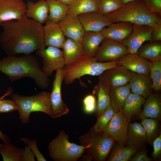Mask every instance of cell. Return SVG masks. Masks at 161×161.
I'll list each match as a JSON object with an SVG mask.
<instances>
[{
  "instance_id": "1",
  "label": "cell",
  "mask_w": 161,
  "mask_h": 161,
  "mask_svg": "<svg viewBox=\"0 0 161 161\" xmlns=\"http://www.w3.org/2000/svg\"><path fill=\"white\" fill-rule=\"evenodd\" d=\"M0 26V46L7 56L30 54L45 48L42 24L25 15Z\"/></svg>"
},
{
  "instance_id": "2",
  "label": "cell",
  "mask_w": 161,
  "mask_h": 161,
  "mask_svg": "<svg viewBox=\"0 0 161 161\" xmlns=\"http://www.w3.org/2000/svg\"><path fill=\"white\" fill-rule=\"evenodd\" d=\"M0 72L12 82L28 77L42 89H47L49 85V77L42 71L37 57L31 54L7 55L0 60Z\"/></svg>"
},
{
  "instance_id": "3",
  "label": "cell",
  "mask_w": 161,
  "mask_h": 161,
  "mask_svg": "<svg viewBox=\"0 0 161 161\" xmlns=\"http://www.w3.org/2000/svg\"><path fill=\"white\" fill-rule=\"evenodd\" d=\"M106 16L111 23L125 21L152 28L161 24V16L148 10L143 0H134L123 4L120 9Z\"/></svg>"
},
{
  "instance_id": "4",
  "label": "cell",
  "mask_w": 161,
  "mask_h": 161,
  "mask_svg": "<svg viewBox=\"0 0 161 161\" xmlns=\"http://www.w3.org/2000/svg\"><path fill=\"white\" fill-rule=\"evenodd\" d=\"M50 92H41L36 95L29 96L20 95L17 93L11 94V99L15 102L19 118L24 124L30 120L31 113L41 112L51 117L52 110L50 102Z\"/></svg>"
},
{
  "instance_id": "5",
  "label": "cell",
  "mask_w": 161,
  "mask_h": 161,
  "mask_svg": "<svg viewBox=\"0 0 161 161\" xmlns=\"http://www.w3.org/2000/svg\"><path fill=\"white\" fill-rule=\"evenodd\" d=\"M120 66L118 61L100 62L95 57L84 56L73 64L64 67V81L66 84H70L85 75L99 76L107 69Z\"/></svg>"
},
{
  "instance_id": "6",
  "label": "cell",
  "mask_w": 161,
  "mask_h": 161,
  "mask_svg": "<svg viewBox=\"0 0 161 161\" xmlns=\"http://www.w3.org/2000/svg\"><path fill=\"white\" fill-rule=\"evenodd\" d=\"M80 145L86 147L85 152L95 161H104L107 158L115 141L110 136L96 132L91 128L79 138Z\"/></svg>"
},
{
  "instance_id": "7",
  "label": "cell",
  "mask_w": 161,
  "mask_h": 161,
  "mask_svg": "<svg viewBox=\"0 0 161 161\" xmlns=\"http://www.w3.org/2000/svg\"><path fill=\"white\" fill-rule=\"evenodd\" d=\"M69 135L61 130L49 143L48 153L54 161H77L85 152L86 147L70 142Z\"/></svg>"
},
{
  "instance_id": "8",
  "label": "cell",
  "mask_w": 161,
  "mask_h": 161,
  "mask_svg": "<svg viewBox=\"0 0 161 161\" xmlns=\"http://www.w3.org/2000/svg\"><path fill=\"white\" fill-rule=\"evenodd\" d=\"M65 75L64 69L56 71L50 97L52 118L59 117L69 112V109L63 101L61 95V86Z\"/></svg>"
},
{
  "instance_id": "9",
  "label": "cell",
  "mask_w": 161,
  "mask_h": 161,
  "mask_svg": "<svg viewBox=\"0 0 161 161\" xmlns=\"http://www.w3.org/2000/svg\"><path fill=\"white\" fill-rule=\"evenodd\" d=\"M37 55L42 59V71L48 77L55 71L63 69L65 62L62 51L52 46L36 51Z\"/></svg>"
},
{
  "instance_id": "10",
  "label": "cell",
  "mask_w": 161,
  "mask_h": 161,
  "mask_svg": "<svg viewBox=\"0 0 161 161\" xmlns=\"http://www.w3.org/2000/svg\"><path fill=\"white\" fill-rule=\"evenodd\" d=\"M129 53L128 48L120 43L105 38L101 42L95 58L100 62L117 61Z\"/></svg>"
},
{
  "instance_id": "11",
  "label": "cell",
  "mask_w": 161,
  "mask_h": 161,
  "mask_svg": "<svg viewBox=\"0 0 161 161\" xmlns=\"http://www.w3.org/2000/svg\"><path fill=\"white\" fill-rule=\"evenodd\" d=\"M129 124L122 111L115 112L102 132L111 136L117 144L125 146Z\"/></svg>"
},
{
  "instance_id": "12",
  "label": "cell",
  "mask_w": 161,
  "mask_h": 161,
  "mask_svg": "<svg viewBox=\"0 0 161 161\" xmlns=\"http://www.w3.org/2000/svg\"><path fill=\"white\" fill-rule=\"evenodd\" d=\"M152 30V28L148 25L133 24L131 32L120 43L128 48L129 53H137L144 42L151 41Z\"/></svg>"
},
{
  "instance_id": "13",
  "label": "cell",
  "mask_w": 161,
  "mask_h": 161,
  "mask_svg": "<svg viewBox=\"0 0 161 161\" xmlns=\"http://www.w3.org/2000/svg\"><path fill=\"white\" fill-rule=\"evenodd\" d=\"M131 72L122 66L107 69L98 76L99 82L109 88L129 83Z\"/></svg>"
},
{
  "instance_id": "14",
  "label": "cell",
  "mask_w": 161,
  "mask_h": 161,
  "mask_svg": "<svg viewBox=\"0 0 161 161\" xmlns=\"http://www.w3.org/2000/svg\"><path fill=\"white\" fill-rule=\"evenodd\" d=\"M26 11L23 0H0V26L4 22L20 19Z\"/></svg>"
},
{
  "instance_id": "15",
  "label": "cell",
  "mask_w": 161,
  "mask_h": 161,
  "mask_svg": "<svg viewBox=\"0 0 161 161\" xmlns=\"http://www.w3.org/2000/svg\"><path fill=\"white\" fill-rule=\"evenodd\" d=\"M58 23L65 37L81 43L86 32L78 16L67 13Z\"/></svg>"
},
{
  "instance_id": "16",
  "label": "cell",
  "mask_w": 161,
  "mask_h": 161,
  "mask_svg": "<svg viewBox=\"0 0 161 161\" xmlns=\"http://www.w3.org/2000/svg\"><path fill=\"white\" fill-rule=\"evenodd\" d=\"M45 23L43 31L46 46L62 48L66 38L58 23L49 20Z\"/></svg>"
},
{
  "instance_id": "17",
  "label": "cell",
  "mask_w": 161,
  "mask_h": 161,
  "mask_svg": "<svg viewBox=\"0 0 161 161\" xmlns=\"http://www.w3.org/2000/svg\"><path fill=\"white\" fill-rule=\"evenodd\" d=\"M78 16L85 32H100L112 23L99 12L85 13Z\"/></svg>"
},
{
  "instance_id": "18",
  "label": "cell",
  "mask_w": 161,
  "mask_h": 161,
  "mask_svg": "<svg viewBox=\"0 0 161 161\" xmlns=\"http://www.w3.org/2000/svg\"><path fill=\"white\" fill-rule=\"evenodd\" d=\"M133 25L125 21L112 23L100 32L105 38L120 43L130 34L132 30Z\"/></svg>"
},
{
  "instance_id": "19",
  "label": "cell",
  "mask_w": 161,
  "mask_h": 161,
  "mask_svg": "<svg viewBox=\"0 0 161 161\" xmlns=\"http://www.w3.org/2000/svg\"><path fill=\"white\" fill-rule=\"evenodd\" d=\"M121 66L131 72L140 74L148 75L150 73V63L137 53H128L117 60Z\"/></svg>"
},
{
  "instance_id": "20",
  "label": "cell",
  "mask_w": 161,
  "mask_h": 161,
  "mask_svg": "<svg viewBox=\"0 0 161 161\" xmlns=\"http://www.w3.org/2000/svg\"><path fill=\"white\" fill-rule=\"evenodd\" d=\"M131 73L129 83L131 93L146 99L153 91L150 74H140L132 72Z\"/></svg>"
},
{
  "instance_id": "21",
  "label": "cell",
  "mask_w": 161,
  "mask_h": 161,
  "mask_svg": "<svg viewBox=\"0 0 161 161\" xmlns=\"http://www.w3.org/2000/svg\"><path fill=\"white\" fill-rule=\"evenodd\" d=\"M143 109L136 119L152 118L159 121L161 119V96L160 92L152 93L146 99Z\"/></svg>"
},
{
  "instance_id": "22",
  "label": "cell",
  "mask_w": 161,
  "mask_h": 161,
  "mask_svg": "<svg viewBox=\"0 0 161 161\" xmlns=\"http://www.w3.org/2000/svg\"><path fill=\"white\" fill-rule=\"evenodd\" d=\"M26 4L25 15L41 24L48 20L49 15V7L47 1L39 0L34 3L28 1Z\"/></svg>"
},
{
  "instance_id": "23",
  "label": "cell",
  "mask_w": 161,
  "mask_h": 161,
  "mask_svg": "<svg viewBox=\"0 0 161 161\" xmlns=\"http://www.w3.org/2000/svg\"><path fill=\"white\" fill-rule=\"evenodd\" d=\"M147 143L145 130L140 123L134 122L129 123L126 144L140 148H145Z\"/></svg>"
},
{
  "instance_id": "24",
  "label": "cell",
  "mask_w": 161,
  "mask_h": 161,
  "mask_svg": "<svg viewBox=\"0 0 161 161\" xmlns=\"http://www.w3.org/2000/svg\"><path fill=\"white\" fill-rule=\"evenodd\" d=\"M65 66L72 65L84 56L81 43L66 38L62 48Z\"/></svg>"
},
{
  "instance_id": "25",
  "label": "cell",
  "mask_w": 161,
  "mask_h": 161,
  "mask_svg": "<svg viewBox=\"0 0 161 161\" xmlns=\"http://www.w3.org/2000/svg\"><path fill=\"white\" fill-rule=\"evenodd\" d=\"M104 38L101 32H86L81 42L84 56L95 57L101 42Z\"/></svg>"
},
{
  "instance_id": "26",
  "label": "cell",
  "mask_w": 161,
  "mask_h": 161,
  "mask_svg": "<svg viewBox=\"0 0 161 161\" xmlns=\"http://www.w3.org/2000/svg\"><path fill=\"white\" fill-rule=\"evenodd\" d=\"M146 99L136 94L131 93L126 98L122 111L128 122L141 111Z\"/></svg>"
},
{
  "instance_id": "27",
  "label": "cell",
  "mask_w": 161,
  "mask_h": 161,
  "mask_svg": "<svg viewBox=\"0 0 161 161\" xmlns=\"http://www.w3.org/2000/svg\"><path fill=\"white\" fill-rule=\"evenodd\" d=\"M109 89L112 107L115 112L122 111L125 102L131 93L129 83Z\"/></svg>"
},
{
  "instance_id": "28",
  "label": "cell",
  "mask_w": 161,
  "mask_h": 161,
  "mask_svg": "<svg viewBox=\"0 0 161 161\" xmlns=\"http://www.w3.org/2000/svg\"><path fill=\"white\" fill-rule=\"evenodd\" d=\"M92 94L96 95L97 99L96 115L97 117L111 106L109 88L99 82L94 87Z\"/></svg>"
},
{
  "instance_id": "29",
  "label": "cell",
  "mask_w": 161,
  "mask_h": 161,
  "mask_svg": "<svg viewBox=\"0 0 161 161\" xmlns=\"http://www.w3.org/2000/svg\"><path fill=\"white\" fill-rule=\"evenodd\" d=\"M99 0H75L69 6L68 13L78 16L90 12H99Z\"/></svg>"
},
{
  "instance_id": "30",
  "label": "cell",
  "mask_w": 161,
  "mask_h": 161,
  "mask_svg": "<svg viewBox=\"0 0 161 161\" xmlns=\"http://www.w3.org/2000/svg\"><path fill=\"white\" fill-rule=\"evenodd\" d=\"M143 44L137 54L148 61L161 59V42L149 41Z\"/></svg>"
},
{
  "instance_id": "31",
  "label": "cell",
  "mask_w": 161,
  "mask_h": 161,
  "mask_svg": "<svg viewBox=\"0 0 161 161\" xmlns=\"http://www.w3.org/2000/svg\"><path fill=\"white\" fill-rule=\"evenodd\" d=\"M140 148L134 146H122L117 143L110 151L107 160L108 161H128Z\"/></svg>"
},
{
  "instance_id": "32",
  "label": "cell",
  "mask_w": 161,
  "mask_h": 161,
  "mask_svg": "<svg viewBox=\"0 0 161 161\" xmlns=\"http://www.w3.org/2000/svg\"><path fill=\"white\" fill-rule=\"evenodd\" d=\"M0 154L4 161H24V148L17 147L10 142L0 144Z\"/></svg>"
},
{
  "instance_id": "33",
  "label": "cell",
  "mask_w": 161,
  "mask_h": 161,
  "mask_svg": "<svg viewBox=\"0 0 161 161\" xmlns=\"http://www.w3.org/2000/svg\"><path fill=\"white\" fill-rule=\"evenodd\" d=\"M140 124L146 134L147 143L152 145L154 140L161 133V126L157 120L147 118L141 119Z\"/></svg>"
},
{
  "instance_id": "34",
  "label": "cell",
  "mask_w": 161,
  "mask_h": 161,
  "mask_svg": "<svg viewBox=\"0 0 161 161\" xmlns=\"http://www.w3.org/2000/svg\"><path fill=\"white\" fill-rule=\"evenodd\" d=\"M47 1L49 7L48 20L58 23L68 13L69 6L61 3L57 0Z\"/></svg>"
},
{
  "instance_id": "35",
  "label": "cell",
  "mask_w": 161,
  "mask_h": 161,
  "mask_svg": "<svg viewBox=\"0 0 161 161\" xmlns=\"http://www.w3.org/2000/svg\"><path fill=\"white\" fill-rule=\"evenodd\" d=\"M150 75L152 82V87L154 92L161 91V59L149 61Z\"/></svg>"
},
{
  "instance_id": "36",
  "label": "cell",
  "mask_w": 161,
  "mask_h": 161,
  "mask_svg": "<svg viewBox=\"0 0 161 161\" xmlns=\"http://www.w3.org/2000/svg\"><path fill=\"white\" fill-rule=\"evenodd\" d=\"M115 112L111 106L98 116L96 123L92 128L95 131L102 132L104 129Z\"/></svg>"
},
{
  "instance_id": "37",
  "label": "cell",
  "mask_w": 161,
  "mask_h": 161,
  "mask_svg": "<svg viewBox=\"0 0 161 161\" xmlns=\"http://www.w3.org/2000/svg\"><path fill=\"white\" fill-rule=\"evenodd\" d=\"M123 5L121 0H99V12L106 16L120 9Z\"/></svg>"
},
{
  "instance_id": "38",
  "label": "cell",
  "mask_w": 161,
  "mask_h": 161,
  "mask_svg": "<svg viewBox=\"0 0 161 161\" xmlns=\"http://www.w3.org/2000/svg\"><path fill=\"white\" fill-rule=\"evenodd\" d=\"M26 145L28 146L36 157L38 161H46L43 154L40 152L38 147L36 139H30L27 137H22L20 139Z\"/></svg>"
},
{
  "instance_id": "39",
  "label": "cell",
  "mask_w": 161,
  "mask_h": 161,
  "mask_svg": "<svg viewBox=\"0 0 161 161\" xmlns=\"http://www.w3.org/2000/svg\"><path fill=\"white\" fill-rule=\"evenodd\" d=\"M83 103L84 111L86 113H92L96 110V99L93 94L86 96L83 99Z\"/></svg>"
},
{
  "instance_id": "40",
  "label": "cell",
  "mask_w": 161,
  "mask_h": 161,
  "mask_svg": "<svg viewBox=\"0 0 161 161\" xmlns=\"http://www.w3.org/2000/svg\"><path fill=\"white\" fill-rule=\"evenodd\" d=\"M16 109V104L12 99L0 100V113L12 112Z\"/></svg>"
},
{
  "instance_id": "41",
  "label": "cell",
  "mask_w": 161,
  "mask_h": 161,
  "mask_svg": "<svg viewBox=\"0 0 161 161\" xmlns=\"http://www.w3.org/2000/svg\"><path fill=\"white\" fill-rule=\"evenodd\" d=\"M143 1L150 11L161 16V0H143Z\"/></svg>"
},
{
  "instance_id": "42",
  "label": "cell",
  "mask_w": 161,
  "mask_h": 161,
  "mask_svg": "<svg viewBox=\"0 0 161 161\" xmlns=\"http://www.w3.org/2000/svg\"><path fill=\"white\" fill-rule=\"evenodd\" d=\"M152 159L147 155V151L144 148H140L130 158L131 161H151Z\"/></svg>"
},
{
  "instance_id": "43",
  "label": "cell",
  "mask_w": 161,
  "mask_h": 161,
  "mask_svg": "<svg viewBox=\"0 0 161 161\" xmlns=\"http://www.w3.org/2000/svg\"><path fill=\"white\" fill-rule=\"evenodd\" d=\"M154 151L152 154L153 158L155 159L159 158L161 153V133L153 141Z\"/></svg>"
},
{
  "instance_id": "44",
  "label": "cell",
  "mask_w": 161,
  "mask_h": 161,
  "mask_svg": "<svg viewBox=\"0 0 161 161\" xmlns=\"http://www.w3.org/2000/svg\"><path fill=\"white\" fill-rule=\"evenodd\" d=\"M151 41H161V24L152 28Z\"/></svg>"
},
{
  "instance_id": "45",
  "label": "cell",
  "mask_w": 161,
  "mask_h": 161,
  "mask_svg": "<svg viewBox=\"0 0 161 161\" xmlns=\"http://www.w3.org/2000/svg\"><path fill=\"white\" fill-rule=\"evenodd\" d=\"M35 157L30 148L26 145L24 148V161H35Z\"/></svg>"
},
{
  "instance_id": "46",
  "label": "cell",
  "mask_w": 161,
  "mask_h": 161,
  "mask_svg": "<svg viewBox=\"0 0 161 161\" xmlns=\"http://www.w3.org/2000/svg\"><path fill=\"white\" fill-rule=\"evenodd\" d=\"M0 139L4 142H10L11 140L10 137L3 133L0 130Z\"/></svg>"
},
{
  "instance_id": "47",
  "label": "cell",
  "mask_w": 161,
  "mask_h": 161,
  "mask_svg": "<svg viewBox=\"0 0 161 161\" xmlns=\"http://www.w3.org/2000/svg\"><path fill=\"white\" fill-rule=\"evenodd\" d=\"M80 159V160L83 161H91L93 160L92 156L87 154L83 155V154Z\"/></svg>"
},
{
  "instance_id": "48",
  "label": "cell",
  "mask_w": 161,
  "mask_h": 161,
  "mask_svg": "<svg viewBox=\"0 0 161 161\" xmlns=\"http://www.w3.org/2000/svg\"><path fill=\"white\" fill-rule=\"evenodd\" d=\"M59 2L64 4L70 6L72 4L75 0H57Z\"/></svg>"
},
{
  "instance_id": "49",
  "label": "cell",
  "mask_w": 161,
  "mask_h": 161,
  "mask_svg": "<svg viewBox=\"0 0 161 161\" xmlns=\"http://www.w3.org/2000/svg\"><path fill=\"white\" fill-rule=\"evenodd\" d=\"M134 0H121L123 4L127 3Z\"/></svg>"
},
{
  "instance_id": "50",
  "label": "cell",
  "mask_w": 161,
  "mask_h": 161,
  "mask_svg": "<svg viewBox=\"0 0 161 161\" xmlns=\"http://www.w3.org/2000/svg\"><path fill=\"white\" fill-rule=\"evenodd\" d=\"M44 0V1H49L51 0Z\"/></svg>"
}]
</instances>
